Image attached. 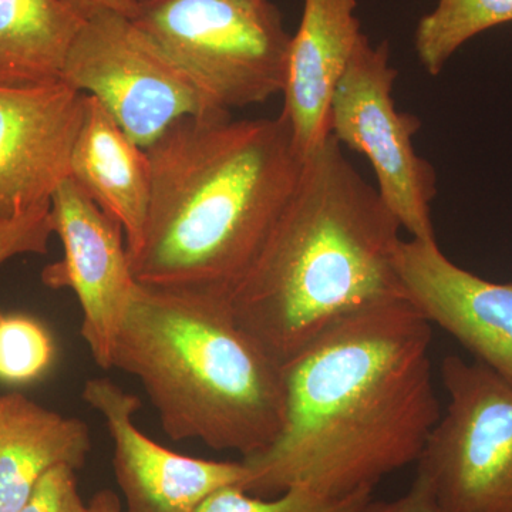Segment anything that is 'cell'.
Wrapping results in <instances>:
<instances>
[{"mask_svg":"<svg viewBox=\"0 0 512 512\" xmlns=\"http://www.w3.org/2000/svg\"><path fill=\"white\" fill-rule=\"evenodd\" d=\"M429 320L407 299L346 316L282 366L281 433L242 458L245 493L345 497L417 463L440 420Z\"/></svg>","mask_w":512,"mask_h":512,"instance_id":"1","label":"cell"},{"mask_svg":"<svg viewBox=\"0 0 512 512\" xmlns=\"http://www.w3.org/2000/svg\"><path fill=\"white\" fill-rule=\"evenodd\" d=\"M55 359V340L42 322L0 311V382H36L49 372Z\"/></svg>","mask_w":512,"mask_h":512,"instance_id":"18","label":"cell"},{"mask_svg":"<svg viewBox=\"0 0 512 512\" xmlns=\"http://www.w3.org/2000/svg\"><path fill=\"white\" fill-rule=\"evenodd\" d=\"M92 451L83 420L66 417L25 394L0 396V512H18L47 471L80 470Z\"/></svg>","mask_w":512,"mask_h":512,"instance_id":"15","label":"cell"},{"mask_svg":"<svg viewBox=\"0 0 512 512\" xmlns=\"http://www.w3.org/2000/svg\"><path fill=\"white\" fill-rule=\"evenodd\" d=\"M356 0H303L301 25L289 46L284 110L305 160L330 136L333 94L363 33Z\"/></svg>","mask_w":512,"mask_h":512,"instance_id":"13","label":"cell"},{"mask_svg":"<svg viewBox=\"0 0 512 512\" xmlns=\"http://www.w3.org/2000/svg\"><path fill=\"white\" fill-rule=\"evenodd\" d=\"M406 299L512 386V284L485 281L454 264L437 241H400Z\"/></svg>","mask_w":512,"mask_h":512,"instance_id":"12","label":"cell"},{"mask_svg":"<svg viewBox=\"0 0 512 512\" xmlns=\"http://www.w3.org/2000/svg\"><path fill=\"white\" fill-rule=\"evenodd\" d=\"M82 399L109 430L124 512H194L215 491L247 480L242 461L184 456L151 440L134 421L141 400L107 377L87 380Z\"/></svg>","mask_w":512,"mask_h":512,"instance_id":"10","label":"cell"},{"mask_svg":"<svg viewBox=\"0 0 512 512\" xmlns=\"http://www.w3.org/2000/svg\"><path fill=\"white\" fill-rule=\"evenodd\" d=\"M86 94L62 80L39 86L0 84V221L47 204L70 177Z\"/></svg>","mask_w":512,"mask_h":512,"instance_id":"11","label":"cell"},{"mask_svg":"<svg viewBox=\"0 0 512 512\" xmlns=\"http://www.w3.org/2000/svg\"><path fill=\"white\" fill-rule=\"evenodd\" d=\"M60 80L99 101L144 150L177 121L222 113L133 20L113 10L84 20Z\"/></svg>","mask_w":512,"mask_h":512,"instance_id":"7","label":"cell"},{"mask_svg":"<svg viewBox=\"0 0 512 512\" xmlns=\"http://www.w3.org/2000/svg\"><path fill=\"white\" fill-rule=\"evenodd\" d=\"M87 512H124L119 495L111 490H100L93 495Z\"/></svg>","mask_w":512,"mask_h":512,"instance_id":"24","label":"cell"},{"mask_svg":"<svg viewBox=\"0 0 512 512\" xmlns=\"http://www.w3.org/2000/svg\"><path fill=\"white\" fill-rule=\"evenodd\" d=\"M84 20L64 0H0V84L59 82Z\"/></svg>","mask_w":512,"mask_h":512,"instance_id":"16","label":"cell"},{"mask_svg":"<svg viewBox=\"0 0 512 512\" xmlns=\"http://www.w3.org/2000/svg\"><path fill=\"white\" fill-rule=\"evenodd\" d=\"M77 484L76 470L57 466L47 471L18 512H87Z\"/></svg>","mask_w":512,"mask_h":512,"instance_id":"21","label":"cell"},{"mask_svg":"<svg viewBox=\"0 0 512 512\" xmlns=\"http://www.w3.org/2000/svg\"><path fill=\"white\" fill-rule=\"evenodd\" d=\"M362 512H436L433 490L427 478L417 473L406 494L393 501H373Z\"/></svg>","mask_w":512,"mask_h":512,"instance_id":"22","label":"cell"},{"mask_svg":"<svg viewBox=\"0 0 512 512\" xmlns=\"http://www.w3.org/2000/svg\"><path fill=\"white\" fill-rule=\"evenodd\" d=\"M440 373L447 410L417 460L436 512H512V386L456 355Z\"/></svg>","mask_w":512,"mask_h":512,"instance_id":"6","label":"cell"},{"mask_svg":"<svg viewBox=\"0 0 512 512\" xmlns=\"http://www.w3.org/2000/svg\"><path fill=\"white\" fill-rule=\"evenodd\" d=\"M146 153L151 198L134 279L231 299L301 177L288 121L187 117Z\"/></svg>","mask_w":512,"mask_h":512,"instance_id":"2","label":"cell"},{"mask_svg":"<svg viewBox=\"0 0 512 512\" xmlns=\"http://www.w3.org/2000/svg\"><path fill=\"white\" fill-rule=\"evenodd\" d=\"M373 491L332 497L305 485H293L271 498L255 497L237 485L221 488L194 512H362Z\"/></svg>","mask_w":512,"mask_h":512,"instance_id":"19","label":"cell"},{"mask_svg":"<svg viewBox=\"0 0 512 512\" xmlns=\"http://www.w3.org/2000/svg\"><path fill=\"white\" fill-rule=\"evenodd\" d=\"M508 22H512V0H439L417 26V56L427 73L437 76L464 43Z\"/></svg>","mask_w":512,"mask_h":512,"instance_id":"17","label":"cell"},{"mask_svg":"<svg viewBox=\"0 0 512 512\" xmlns=\"http://www.w3.org/2000/svg\"><path fill=\"white\" fill-rule=\"evenodd\" d=\"M397 70L389 43L373 46L363 33L330 106V134L372 164L380 198L413 239L436 241L431 201L436 173L417 156L413 138L421 121L394 106Z\"/></svg>","mask_w":512,"mask_h":512,"instance_id":"8","label":"cell"},{"mask_svg":"<svg viewBox=\"0 0 512 512\" xmlns=\"http://www.w3.org/2000/svg\"><path fill=\"white\" fill-rule=\"evenodd\" d=\"M64 2L69 3L83 19L89 18L99 10H113L130 19H133L137 13V0H64Z\"/></svg>","mask_w":512,"mask_h":512,"instance_id":"23","label":"cell"},{"mask_svg":"<svg viewBox=\"0 0 512 512\" xmlns=\"http://www.w3.org/2000/svg\"><path fill=\"white\" fill-rule=\"evenodd\" d=\"M53 234L50 202L0 221V266L20 255H46Z\"/></svg>","mask_w":512,"mask_h":512,"instance_id":"20","label":"cell"},{"mask_svg":"<svg viewBox=\"0 0 512 512\" xmlns=\"http://www.w3.org/2000/svg\"><path fill=\"white\" fill-rule=\"evenodd\" d=\"M131 20L222 113L284 89L292 36L272 0H137Z\"/></svg>","mask_w":512,"mask_h":512,"instance_id":"5","label":"cell"},{"mask_svg":"<svg viewBox=\"0 0 512 512\" xmlns=\"http://www.w3.org/2000/svg\"><path fill=\"white\" fill-rule=\"evenodd\" d=\"M70 177L119 222L128 256L133 255L143 238L150 208V160L146 150L87 94L82 126L70 157Z\"/></svg>","mask_w":512,"mask_h":512,"instance_id":"14","label":"cell"},{"mask_svg":"<svg viewBox=\"0 0 512 512\" xmlns=\"http://www.w3.org/2000/svg\"><path fill=\"white\" fill-rule=\"evenodd\" d=\"M111 369L143 384L171 440L247 458L281 433L284 370L239 326L228 298L136 282Z\"/></svg>","mask_w":512,"mask_h":512,"instance_id":"4","label":"cell"},{"mask_svg":"<svg viewBox=\"0 0 512 512\" xmlns=\"http://www.w3.org/2000/svg\"><path fill=\"white\" fill-rule=\"evenodd\" d=\"M0 396H2V394H0Z\"/></svg>","mask_w":512,"mask_h":512,"instance_id":"25","label":"cell"},{"mask_svg":"<svg viewBox=\"0 0 512 512\" xmlns=\"http://www.w3.org/2000/svg\"><path fill=\"white\" fill-rule=\"evenodd\" d=\"M50 215L63 258L43 269V284L74 292L83 312L80 336L96 365L110 370L136 286L123 228L72 177L57 185L50 198Z\"/></svg>","mask_w":512,"mask_h":512,"instance_id":"9","label":"cell"},{"mask_svg":"<svg viewBox=\"0 0 512 512\" xmlns=\"http://www.w3.org/2000/svg\"><path fill=\"white\" fill-rule=\"evenodd\" d=\"M397 218L330 134L232 292L235 319L284 366L346 316L406 299Z\"/></svg>","mask_w":512,"mask_h":512,"instance_id":"3","label":"cell"}]
</instances>
